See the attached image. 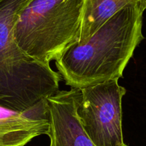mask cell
I'll list each match as a JSON object with an SVG mask.
<instances>
[{
	"label": "cell",
	"instance_id": "6da1fadb",
	"mask_svg": "<svg viewBox=\"0 0 146 146\" xmlns=\"http://www.w3.org/2000/svg\"><path fill=\"white\" fill-rule=\"evenodd\" d=\"M141 3L129 5L108 19L86 43H75L55 60L58 72L72 88L123 78L136 47L144 40Z\"/></svg>",
	"mask_w": 146,
	"mask_h": 146
},
{
	"label": "cell",
	"instance_id": "7a4b0ae2",
	"mask_svg": "<svg viewBox=\"0 0 146 146\" xmlns=\"http://www.w3.org/2000/svg\"><path fill=\"white\" fill-rule=\"evenodd\" d=\"M84 0H30L15 26V40L25 55L50 63L78 42Z\"/></svg>",
	"mask_w": 146,
	"mask_h": 146
},
{
	"label": "cell",
	"instance_id": "3957f363",
	"mask_svg": "<svg viewBox=\"0 0 146 146\" xmlns=\"http://www.w3.org/2000/svg\"><path fill=\"white\" fill-rule=\"evenodd\" d=\"M119 79L80 89L78 114L95 146H125L122 128V100L126 93Z\"/></svg>",
	"mask_w": 146,
	"mask_h": 146
},
{
	"label": "cell",
	"instance_id": "277c9868",
	"mask_svg": "<svg viewBox=\"0 0 146 146\" xmlns=\"http://www.w3.org/2000/svg\"><path fill=\"white\" fill-rule=\"evenodd\" d=\"M80 89L58 91L47 98L49 146H95L78 114Z\"/></svg>",
	"mask_w": 146,
	"mask_h": 146
},
{
	"label": "cell",
	"instance_id": "5b68a950",
	"mask_svg": "<svg viewBox=\"0 0 146 146\" xmlns=\"http://www.w3.org/2000/svg\"><path fill=\"white\" fill-rule=\"evenodd\" d=\"M47 105L28 112L0 105V146H25L49 131Z\"/></svg>",
	"mask_w": 146,
	"mask_h": 146
},
{
	"label": "cell",
	"instance_id": "8992f818",
	"mask_svg": "<svg viewBox=\"0 0 146 146\" xmlns=\"http://www.w3.org/2000/svg\"><path fill=\"white\" fill-rule=\"evenodd\" d=\"M140 0H84L78 44H83L112 17Z\"/></svg>",
	"mask_w": 146,
	"mask_h": 146
},
{
	"label": "cell",
	"instance_id": "52a82bcc",
	"mask_svg": "<svg viewBox=\"0 0 146 146\" xmlns=\"http://www.w3.org/2000/svg\"><path fill=\"white\" fill-rule=\"evenodd\" d=\"M140 3H141L142 7L143 9L145 10L146 9V0H140Z\"/></svg>",
	"mask_w": 146,
	"mask_h": 146
},
{
	"label": "cell",
	"instance_id": "ba28073f",
	"mask_svg": "<svg viewBox=\"0 0 146 146\" xmlns=\"http://www.w3.org/2000/svg\"><path fill=\"white\" fill-rule=\"evenodd\" d=\"M125 146H127V145H125Z\"/></svg>",
	"mask_w": 146,
	"mask_h": 146
}]
</instances>
